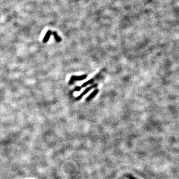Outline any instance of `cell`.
I'll return each instance as SVG.
<instances>
[{
	"label": "cell",
	"mask_w": 179,
	"mask_h": 179,
	"mask_svg": "<svg viewBox=\"0 0 179 179\" xmlns=\"http://www.w3.org/2000/svg\"><path fill=\"white\" fill-rule=\"evenodd\" d=\"M87 75H83V76H73L70 77V79L69 82V84H73L75 81H82V80H85V79L87 78Z\"/></svg>",
	"instance_id": "obj_1"
},
{
	"label": "cell",
	"mask_w": 179,
	"mask_h": 179,
	"mask_svg": "<svg viewBox=\"0 0 179 179\" xmlns=\"http://www.w3.org/2000/svg\"><path fill=\"white\" fill-rule=\"evenodd\" d=\"M97 84H95V85H92V86L87 88L86 89H85L84 91L83 92H82L79 96H78L76 98V100H80L81 98H82V97H83V96H84L85 94H87V93H88L90 90H91L92 88H95V87H97Z\"/></svg>",
	"instance_id": "obj_2"
},
{
	"label": "cell",
	"mask_w": 179,
	"mask_h": 179,
	"mask_svg": "<svg viewBox=\"0 0 179 179\" xmlns=\"http://www.w3.org/2000/svg\"><path fill=\"white\" fill-rule=\"evenodd\" d=\"M100 75H101V73H99L98 74L97 76H95V77L92 78V79H91V80H88V81L86 82H84V84H82V86H81V87H82V88H84V87L86 86H87V85H89V84H92V83H93L94 82V81H95V80H97L99 76H100Z\"/></svg>",
	"instance_id": "obj_3"
},
{
	"label": "cell",
	"mask_w": 179,
	"mask_h": 179,
	"mask_svg": "<svg viewBox=\"0 0 179 179\" xmlns=\"http://www.w3.org/2000/svg\"><path fill=\"white\" fill-rule=\"evenodd\" d=\"M51 34H53V32H52L51 31H50V30L47 31V32L46 34H45V37H44V38H43V42H44V43H46V42H47L48 41V40H49V38H50V37H51Z\"/></svg>",
	"instance_id": "obj_4"
},
{
	"label": "cell",
	"mask_w": 179,
	"mask_h": 179,
	"mask_svg": "<svg viewBox=\"0 0 179 179\" xmlns=\"http://www.w3.org/2000/svg\"><path fill=\"white\" fill-rule=\"evenodd\" d=\"M98 89H96V90H94V91L92 92L91 93L88 97H87V98H86V101H87V102H88V101L91 100V99H92V98H94L95 96L98 94Z\"/></svg>",
	"instance_id": "obj_5"
},
{
	"label": "cell",
	"mask_w": 179,
	"mask_h": 179,
	"mask_svg": "<svg viewBox=\"0 0 179 179\" xmlns=\"http://www.w3.org/2000/svg\"><path fill=\"white\" fill-rule=\"evenodd\" d=\"M53 36H54L55 40V41H57V42H61V38H60L59 36H58V34H57V32H56V31H53Z\"/></svg>",
	"instance_id": "obj_6"
},
{
	"label": "cell",
	"mask_w": 179,
	"mask_h": 179,
	"mask_svg": "<svg viewBox=\"0 0 179 179\" xmlns=\"http://www.w3.org/2000/svg\"><path fill=\"white\" fill-rule=\"evenodd\" d=\"M82 89V87L81 86H76L75 88H74V91H80Z\"/></svg>",
	"instance_id": "obj_7"
},
{
	"label": "cell",
	"mask_w": 179,
	"mask_h": 179,
	"mask_svg": "<svg viewBox=\"0 0 179 179\" xmlns=\"http://www.w3.org/2000/svg\"><path fill=\"white\" fill-rule=\"evenodd\" d=\"M130 179H134V177H130Z\"/></svg>",
	"instance_id": "obj_8"
}]
</instances>
